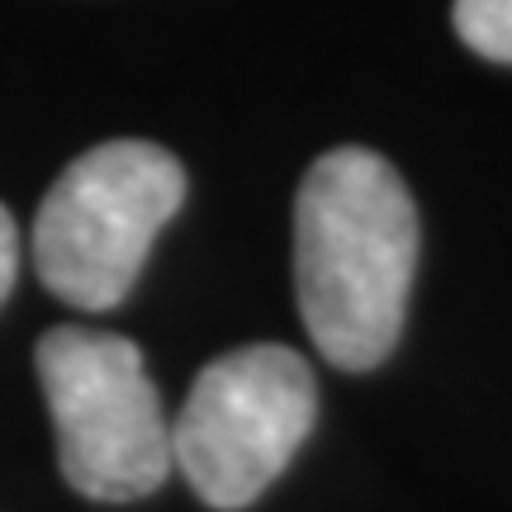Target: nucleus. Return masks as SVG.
<instances>
[{
	"label": "nucleus",
	"instance_id": "f257e3e1",
	"mask_svg": "<svg viewBox=\"0 0 512 512\" xmlns=\"http://www.w3.org/2000/svg\"><path fill=\"white\" fill-rule=\"evenodd\" d=\"M418 271V209L370 147H332L294 200V290L313 347L342 370L394 351Z\"/></svg>",
	"mask_w": 512,
	"mask_h": 512
},
{
	"label": "nucleus",
	"instance_id": "f03ea898",
	"mask_svg": "<svg viewBox=\"0 0 512 512\" xmlns=\"http://www.w3.org/2000/svg\"><path fill=\"white\" fill-rule=\"evenodd\" d=\"M185 200V166L157 143L110 138L76 157L38 204V280L76 309L124 304Z\"/></svg>",
	"mask_w": 512,
	"mask_h": 512
},
{
	"label": "nucleus",
	"instance_id": "7ed1b4c3",
	"mask_svg": "<svg viewBox=\"0 0 512 512\" xmlns=\"http://www.w3.org/2000/svg\"><path fill=\"white\" fill-rule=\"evenodd\" d=\"M57 427V460L76 494L133 503L157 494L171 465V418L143 351L119 332L53 328L34 351Z\"/></svg>",
	"mask_w": 512,
	"mask_h": 512
},
{
	"label": "nucleus",
	"instance_id": "20e7f679",
	"mask_svg": "<svg viewBox=\"0 0 512 512\" xmlns=\"http://www.w3.org/2000/svg\"><path fill=\"white\" fill-rule=\"evenodd\" d=\"M318 389L304 356L275 342L209 361L171 418V465L209 508H247L313 427Z\"/></svg>",
	"mask_w": 512,
	"mask_h": 512
},
{
	"label": "nucleus",
	"instance_id": "39448f33",
	"mask_svg": "<svg viewBox=\"0 0 512 512\" xmlns=\"http://www.w3.org/2000/svg\"><path fill=\"white\" fill-rule=\"evenodd\" d=\"M456 34L489 62H512V0H456Z\"/></svg>",
	"mask_w": 512,
	"mask_h": 512
},
{
	"label": "nucleus",
	"instance_id": "423d86ee",
	"mask_svg": "<svg viewBox=\"0 0 512 512\" xmlns=\"http://www.w3.org/2000/svg\"><path fill=\"white\" fill-rule=\"evenodd\" d=\"M15 266H19V228L10 219V209L0 204V304H5V294L15 285Z\"/></svg>",
	"mask_w": 512,
	"mask_h": 512
}]
</instances>
